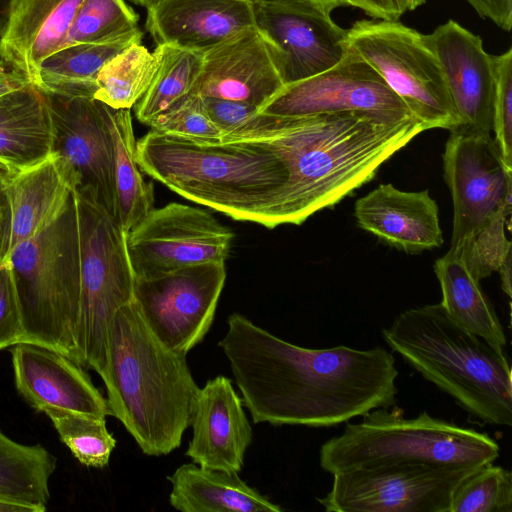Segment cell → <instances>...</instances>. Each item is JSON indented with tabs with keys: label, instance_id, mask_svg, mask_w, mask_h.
Instances as JSON below:
<instances>
[{
	"label": "cell",
	"instance_id": "cell-1",
	"mask_svg": "<svg viewBox=\"0 0 512 512\" xmlns=\"http://www.w3.org/2000/svg\"><path fill=\"white\" fill-rule=\"evenodd\" d=\"M219 342L254 423L333 427L395 402V358L381 346L310 349L239 313Z\"/></svg>",
	"mask_w": 512,
	"mask_h": 512
},
{
	"label": "cell",
	"instance_id": "cell-2",
	"mask_svg": "<svg viewBox=\"0 0 512 512\" xmlns=\"http://www.w3.org/2000/svg\"><path fill=\"white\" fill-rule=\"evenodd\" d=\"M423 131L413 117L363 112L290 117L282 131L265 140L287 171L268 228L300 225L333 207L369 182L385 161Z\"/></svg>",
	"mask_w": 512,
	"mask_h": 512
},
{
	"label": "cell",
	"instance_id": "cell-3",
	"mask_svg": "<svg viewBox=\"0 0 512 512\" xmlns=\"http://www.w3.org/2000/svg\"><path fill=\"white\" fill-rule=\"evenodd\" d=\"M101 379L112 416L144 454L167 455L180 446L200 388L186 355L154 336L133 301L113 318Z\"/></svg>",
	"mask_w": 512,
	"mask_h": 512
},
{
	"label": "cell",
	"instance_id": "cell-4",
	"mask_svg": "<svg viewBox=\"0 0 512 512\" xmlns=\"http://www.w3.org/2000/svg\"><path fill=\"white\" fill-rule=\"evenodd\" d=\"M136 161L180 196L267 228L287 181L285 165L267 141L202 143L150 130L136 143Z\"/></svg>",
	"mask_w": 512,
	"mask_h": 512
},
{
	"label": "cell",
	"instance_id": "cell-5",
	"mask_svg": "<svg viewBox=\"0 0 512 512\" xmlns=\"http://www.w3.org/2000/svg\"><path fill=\"white\" fill-rule=\"evenodd\" d=\"M382 337L470 415L512 426V374L505 353L457 324L440 303L400 312Z\"/></svg>",
	"mask_w": 512,
	"mask_h": 512
},
{
	"label": "cell",
	"instance_id": "cell-6",
	"mask_svg": "<svg viewBox=\"0 0 512 512\" xmlns=\"http://www.w3.org/2000/svg\"><path fill=\"white\" fill-rule=\"evenodd\" d=\"M499 453V444L486 433L426 411L405 418L401 408L380 407L324 442L319 464L331 475L395 464L478 467L494 462Z\"/></svg>",
	"mask_w": 512,
	"mask_h": 512
},
{
	"label": "cell",
	"instance_id": "cell-7",
	"mask_svg": "<svg viewBox=\"0 0 512 512\" xmlns=\"http://www.w3.org/2000/svg\"><path fill=\"white\" fill-rule=\"evenodd\" d=\"M5 258L12 271L24 342L48 346L78 363L80 249L74 192L51 224Z\"/></svg>",
	"mask_w": 512,
	"mask_h": 512
},
{
	"label": "cell",
	"instance_id": "cell-8",
	"mask_svg": "<svg viewBox=\"0 0 512 512\" xmlns=\"http://www.w3.org/2000/svg\"><path fill=\"white\" fill-rule=\"evenodd\" d=\"M73 192L80 249L78 364L101 377L113 318L133 300L134 273L120 223L92 198Z\"/></svg>",
	"mask_w": 512,
	"mask_h": 512
},
{
	"label": "cell",
	"instance_id": "cell-9",
	"mask_svg": "<svg viewBox=\"0 0 512 512\" xmlns=\"http://www.w3.org/2000/svg\"><path fill=\"white\" fill-rule=\"evenodd\" d=\"M345 45L377 71L424 130L459 127L441 65L426 34L399 20L361 19L346 29Z\"/></svg>",
	"mask_w": 512,
	"mask_h": 512
},
{
	"label": "cell",
	"instance_id": "cell-10",
	"mask_svg": "<svg viewBox=\"0 0 512 512\" xmlns=\"http://www.w3.org/2000/svg\"><path fill=\"white\" fill-rule=\"evenodd\" d=\"M225 280V262L134 277L132 301L161 343L187 355L210 329Z\"/></svg>",
	"mask_w": 512,
	"mask_h": 512
},
{
	"label": "cell",
	"instance_id": "cell-11",
	"mask_svg": "<svg viewBox=\"0 0 512 512\" xmlns=\"http://www.w3.org/2000/svg\"><path fill=\"white\" fill-rule=\"evenodd\" d=\"M476 468L395 464L349 470L334 474L330 491L317 501L327 512H450L455 488Z\"/></svg>",
	"mask_w": 512,
	"mask_h": 512
},
{
	"label": "cell",
	"instance_id": "cell-12",
	"mask_svg": "<svg viewBox=\"0 0 512 512\" xmlns=\"http://www.w3.org/2000/svg\"><path fill=\"white\" fill-rule=\"evenodd\" d=\"M232 231L207 211L176 202L153 208L126 233L134 277L150 276L186 266L225 262Z\"/></svg>",
	"mask_w": 512,
	"mask_h": 512
},
{
	"label": "cell",
	"instance_id": "cell-13",
	"mask_svg": "<svg viewBox=\"0 0 512 512\" xmlns=\"http://www.w3.org/2000/svg\"><path fill=\"white\" fill-rule=\"evenodd\" d=\"M443 167L453 200L451 249L501 210L511 211L512 168L490 134L450 131Z\"/></svg>",
	"mask_w": 512,
	"mask_h": 512
},
{
	"label": "cell",
	"instance_id": "cell-14",
	"mask_svg": "<svg viewBox=\"0 0 512 512\" xmlns=\"http://www.w3.org/2000/svg\"><path fill=\"white\" fill-rule=\"evenodd\" d=\"M253 11L284 85L332 68L346 52V29L310 1L253 0Z\"/></svg>",
	"mask_w": 512,
	"mask_h": 512
},
{
	"label": "cell",
	"instance_id": "cell-15",
	"mask_svg": "<svg viewBox=\"0 0 512 512\" xmlns=\"http://www.w3.org/2000/svg\"><path fill=\"white\" fill-rule=\"evenodd\" d=\"M43 93L51 118V153L67 169L73 190L92 198L117 220L113 142L103 103L94 97Z\"/></svg>",
	"mask_w": 512,
	"mask_h": 512
},
{
	"label": "cell",
	"instance_id": "cell-16",
	"mask_svg": "<svg viewBox=\"0 0 512 512\" xmlns=\"http://www.w3.org/2000/svg\"><path fill=\"white\" fill-rule=\"evenodd\" d=\"M346 48L335 66L284 85L260 112L283 117L342 112H363L385 118L413 117L377 71Z\"/></svg>",
	"mask_w": 512,
	"mask_h": 512
},
{
	"label": "cell",
	"instance_id": "cell-17",
	"mask_svg": "<svg viewBox=\"0 0 512 512\" xmlns=\"http://www.w3.org/2000/svg\"><path fill=\"white\" fill-rule=\"evenodd\" d=\"M426 38L439 60L460 121L456 129L490 134L493 60L481 37L450 19L426 34Z\"/></svg>",
	"mask_w": 512,
	"mask_h": 512
},
{
	"label": "cell",
	"instance_id": "cell-18",
	"mask_svg": "<svg viewBox=\"0 0 512 512\" xmlns=\"http://www.w3.org/2000/svg\"><path fill=\"white\" fill-rule=\"evenodd\" d=\"M283 87L266 41L251 27L203 52L191 94L244 102L260 111Z\"/></svg>",
	"mask_w": 512,
	"mask_h": 512
},
{
	"label": "cell",
	"instance_id": "cell-19",
	"mask_svg": "<svg viewBox=\"0 0 512 512\" xmlns=\"http://www.w3.org/2000/svg\"><path fill=\"white\" fill-rule=\"evenodd\" d=\"M15 386L35 410L65 409L94 416H112L107 399L83 367L48 346L20 342L11 349Z\"/></svg>",
	"mask_w": 512,
	"mask_h": 512
},
{
	"label": "cell",
	"instance_id": "cell-20",
	"mask_svg": "<svg viewBox=\"0 0 512 512\" xmlns=\"http://www.w3.org/2000/svg\"><path fill=\"white\" fill-rule=\"evenodd\" d=\"M186 455L208 469L238 473L252 442V427L232 381L218 375L200 388Z\"/></svg>",
	"mask_w": 512,
	"mask_h": 512
},
{
	"label": "cell",
	"instance_id": "cell-21",
	"mask_svg": "<svg viewBox=\"0 0 512 512\" xmlns=\"http://www.w3.org/2000/svg\"><path fill=\"white\" fill-rule=\"evenodd\" d=\"M145 27L156 45L203 53L255 27L253 0H158L147 8Z\"/></svg>",
	"mask_w": 512,
	"mask_h": 512
},
{
	"label": "cell",
	"instance_id": "cell-22",
	"mask_svg": "<svg viewBox=\"0 0 512 512\" xmlns=\"http://www.w3.org/2000/svg\"><path fill=\"white\" fill-rule=\"evenodd\" d=\"M354 215L362 229L407 253L443 244L438 206L428 190L406 192L381 184L357 200Z\"/></svg>",
	"mask_w": 512,
	"mask_h": 512
},
{
	"label": "cell",
	"instance_id": "cell-23",
	"mask_svg": "<svg viewBox=\"0 0 512 512\" xmlns=\"http://www.w3.org/2000/svg\"><path fill=\"white\" fill-rule=\"evenodd\" d=\"M84 0H12L0 59L36 84L41 63L64 47Z\"/></svg>",
	"mask_w": 512,
	"mask_h": 512
},
{
	"label": "cell",
	"instance_id": "cell-24",
	"mask_svg": "<svg viewBox=\"0 0 512 512\" xmlns=\"http://www.w3.org/2000/svg\"><path fill=\"white\" fill-rule=\"evenodd\" d=\"M7 190L12 211L10 252L61 214L73 193V183L59 156L51 153L34 166L8 173Z\"/></svg>",
	"mask_w": 512,
	"mask_h": 512
},
{
	"label": "cell",
	"instance_id": "cell-25",
	"mask_svg": "<svg viewBox=\"0 0 512 512\" xmlns=\"http://www.w3.org/2000/svg\"><path fill=\"white\" fill-rule=\"evenodd\" d=\"M52 126L45 94L29 83L0 97V168L15 174L51 154Z\"/></svg>",
	"mask_w": 512,
	"mask_h": 512
},
{
	"label": "cell",
	"instance_id": "cell-26",
	"mask_svg": "<svg viewBox=\"0 0 512 512\" xmlns=\"http://www.w3.org/2000/svg\"><path fill=\"white\" fill-rule=\"evenodd\" d=\"M170 505L182 512H281L238 473L183 464L168 476Z\"/></svg>",
	"mask_w": 512,
	"mask_h": 512
},
{
	"label": "cell",
	"instance_id": "cell-27",
	"mask_svg": "<svg viewBox=\"0 0 512 512\" xmlns=\"http://www.w3.org/2000/svg\"><path fill=\"white\" fill-rule=\"evenodd\" d=\"M142 39L143 32L138 27L110 40L61 48L41 63L35 86L45 93L61 96L94 97L96 78L102 67Z\"/></svg>",
	"mask_w": 512,
	"mask_h": 512
},
{
	"label": "cell",
	"instance_id": "cell-28",
	"mask_svg": "<svg viewBox=\"0 0 512 512\" xmlns=\"http://www.w3.org/2000/svg\"><path fill=\"white\" fill-rule=\"evenodd\" d=\"M442 290L441 305L460 326L485 340L500 352L507 344L503 326L480 282L469 272L458 254L449 251L434 264Z\"/></svg>",
	"mask_w": 512,
	"mask_h": 512
},
{
	"label": "cell",
	"instance_id": "cell-29",
	"mask_svg": "<svg viewBox=\"0 0 512 512\" xmlns=\"http://www.w3.org/2000/svg\"><path fill=\"white\" fill-rule=\"evenodd\" d=\"M103 110L113 142L117 220L127 233L154 208L153 185L144 181L136 161L130 109H114L103 103Z\"/></svg>",
	"mask_w": 512,
	"mask_h": 512
},
{
	"label": "cell",
	"instance_id": "cell-30",
	"mask_svg": "<svg viewBox=\"0 0 512 512\" xmlns=\"http://www.w3.org/2000/svg\"><path fill=\"white\" fill-rule=\"evenodd\" d=\"M57 459L41 445L20 444L0 429V499L46 510Z\"/></svg>",
	"mask_w": 512,
	"mask_h": 512
},
{
	"label": "cell",
	"instance_id": "cell-31",
	"mask_svg": "<svg viewBox=\"0 0 512 512\" xmlns=\"http://www.w3.org/2000/svg\"><path fill=\"white\" fill-rule=\"evenodd\" d=\"M160 62L156 46L150 52L137 42L110 59L96 78L94 98L114 109H130L152 84Z\"/></svg>",
	"mask_w": 512,
	"mask_h": 512
},
{
	"label": "cell",
	"instance_id": "cell-32",
	"mask_svg": "<svg viewBox=\"0 0 512 512\" xmlns=\"http://www.w3.org/2000/svg\"><path fill=\"white\" fill-rule=\"evenodd\" d=\"M156 46L160 51L158 70L135 105L136 118L146 125L191 94L203 64L202 52L173 44Z\"/></svg>",
	"mask_w": 512,
	"mask_h": 512
},
{
	"label": "cell",
	"instance_id": "cell-33",
	"mask_svg": "<svg viewBox=\"0 0 512 512\" xmlns=\"http://www.w3.org/2000/svg\"><path fill=\"white\" fill-rule=\"evenodd\" d=\"M43 412L53 423L61 442L81 464L94 468L108 465L116 439L106 427V417L58 408Z\"/></svg>",
	"mask_w": 512,
	"mask_h": 512
},
{
	"label": "cell",
	"instance_id": "cell-34",
	"mask_svg": "<svg viewBox=\"0 0 512 512\" xmlns=\"http://www.w3.org/2000/svg\"><path fill=\"white\" fill-rule=\"evenodd\" d=\"M202 100L210 118L222 131V142L265 141L282 131L290 120L265 114L244 102L214 97Z\"/></svg>",
	"mask_w": 512,
	"mask_h": 512
},
{
	"label": "cell",
	"instance_id": "cell-35",
	"mask_svg": "<svg viewBox=\"0 0 512 512\" xmlns=\"http://www.w3.org/2000/svg\"><path fill=\"white\" fill-rule=\"evenodd\" d=\"M450 512H512V474L493 462L477 467L455 488Z\"/></svg>",
	"mask_w": 512,
	"mask_h": 512
},
{
	"label": "cell",
	"instance_id": "cell-36",
	"mask_svg": "<svg viewBox=\"0 0 512 512\" xmlns=\"http://www.w3.org/2000/svg\"><path fill=\"white\" fill-rule=\"evenodd\" d=\"M138 19V14L125 0H84L64 47L119 37L138 28Z\"/></svg>",
	"mask_w": 512,
	"mask_h": 512
},
{
	"label": "cell",
	"instance_id": "cell-37",
	"mask_svg": "<svg viewBox=\"0 0 512 512\" xmlns=\"http://www.w3.org/2000/svg\"><path fill=\"white\" fill-rule=\"evenodd\" d=\"M511 211L501 210L473 233L455 251L471 275L481 279L498 271L511 255V241L505 235V223Z\"/></svg>",
	"mask_w": 512,
	"mask_h": 512
},
{
	"label": "cell",
	"instance_id": "cell-38",
	"mask_svg": "<svg viewBox=\"0 0 512 512\" xmlns=\"http://www.w3.org/2000/svg\"><path fill=\"white\" fill-rule=\"evenodd\" d=\"M148 126L152 131L202 143H221L222 131L212 121L202 97L190 94L157 116Z\"/></svg>",
	"mask_w": 512,
	"mask_h": 512
},
{
	"label": "cell",
	"instance_id": "cell-39",
	"mask_svg": "<svg viewBox=\"0 0 512 512\" xmlns=\"http://www.w3.org/2000/svg\"><path fill=\"white\" fill-rule=\"evenodd\" d=\"M494 95L492 130L506 164L512 168V48L492 55Z\"/></svg>",
	"mask_w": 512,
	"mask_h": 512
},
{
	"label": "cell",
	"instance_id": "cell-40",
	"mask_svg": "<svg viewBox=\"0 0 512 512\" xmlns=\"http://www.w3.org/2000/svg\"><path fill=\"white\" fill-rule=\"evenodd\" d=\"M24 342V329L10 264L0 261V350Z\"/></svg>",
	"mask_w": 512,
	"mask_h": 512
},
{
	"label": "cell",
	"instance_id": "cell-41",
	"mask_svg": "<svg viewBox=\"0 0 512 512\" xmlns=\"http://www.w3.org/2000/svg\"><path fill=\"white\" fill-rule=\"evenodd\" d=\"M346 6L362 10L373 19L399 20L406 12L416 10L426 0H345Z\"/></svg>",
	"mask_w": 512,
	"mask_h": 512
},
{
	"label": "cell",
	"instance_id": "cell-42",
	"mask_svg": "<svg viewBox=\"0 0 512 512\" xmlns=\"http://www.w3.org/2000/svg\"><path fill=\"white\" fill-rule=\"evenodd\" d=\"M476 13L509 32L512 28V0H465Z\"/></svg>",
	"mask_w": 512,
	"mask_h": 512
},
{
	"label": "cell",
	"instance_id": "cell-43",
	"mask_svg": "<svg viewBox=\"0 0 512 512\" xmlns=\"http://www.w3.org/2000/svg\"><path fill=\"white\" fill-rule=\"evenodd\" d=\"M7 181L8 173L0 168V261L8 255L12 228V211Z\"/></svg>",
	"mask_w": 512,
	"mask_h": 512
},
{
	"label": "cell",
	"instance_id": "cell-44",
	"mask_svg": "<svg viewBox=\"0 0 512 512\" xmlns=\"http://www.w3.org/2000/svg\"><path fill=\"white\" fill-rule=\"evenodd\" d=\"M29 83H31V82H29L21 74L15 72V71L9 70L6 73V75L0 79V97L11 92V91L19 89Z\"/></svg>",
	"mask_w": 512,
	"mask_h": 512
},
{
	"label": "cell",
	"instance_id": "cell-45",
	"mask_svg": "<svg viewBox=\"0 0 512 512\" xmlns=\"http://www.w3.org/2000/svg\"><path fill=\"white\" fill-rule=\"evenodd\" d=\"M511 255L507 257L505 262L501 265L498 272L500 273L501 278V287L502 290L511 297Z\"/></svg>",
	"mask_w": 512,
	"mask_h": 512
},
{
	"label": "cell",
	"instance_id": "cell-46",
	"mask_svg": "<svg viewBox=\"0 0 512 512\" xmlns=\"http://www.w3.org/2000/svg\"><path fill=\"white\" fill-rule=\"evenodd\" d=\"M0 512H38L34 507L0 499Z\"/></svg>",
	"mask_w": 512,
	"mask_h": 512
},
{
	"label": "cell",
	"instance_id": "cell-47",
	"mask_svg": "<svg viewBox=\"0 0 512 512\" xmlns=\"http://www.w3.org/2000/svg\"><path fill=\"white\" fill-rule=\"evenodd\" d=\"M12 0H0V37L3 35L10 13Z\"/></svg>",
	"mask_w": 512,
	"mask_h": 512
},
{
	"label": "cell",
	"instance_id": "cell-48",
	"mask_svg": "<svg viewBox=\"0 0 512 512\" xmlns=\"http://www.w3.org/2000/svg\"><path fill=\"white\" fill-rule=\"evenodd\" d=\"M310 1L329 12H332L334 9L339 8L341 6H346L345 0H307Z\"/></svg>",
	"mask_w": 512,
	"mask_h": 512
},
{
	"label": "cell",
	"instance_id": "cell-49",
	"mask_svg": "<svg viewBox=\"0 0 512 512\" xmlns=\"http://www.w3.org/2000/svg\"><path fill=\"white\" fill-rule=\"evenodd\" d=\"M136 5L145 7L146 9L155 4L158 0H130Z\"/></svg>",
	"mask_w": 512,
	"mask_h": 512
},
{
	"label": "cell",
	"instance_id": "cell-50",
	"mask_svg": "<svg viewBox=\"0 0 512 512\" xmlns=\"http://www.w3.org/2000/svg\"><path fill=\"white\" fill-rule=\"evenodd\" d=\"M10 69L8 68V66L5 64V62L0 59V79L6 75V73L9 71Z\"/></svg>",
	"mask_w": 512,
	"mask_h": 512
}]
</instances>
